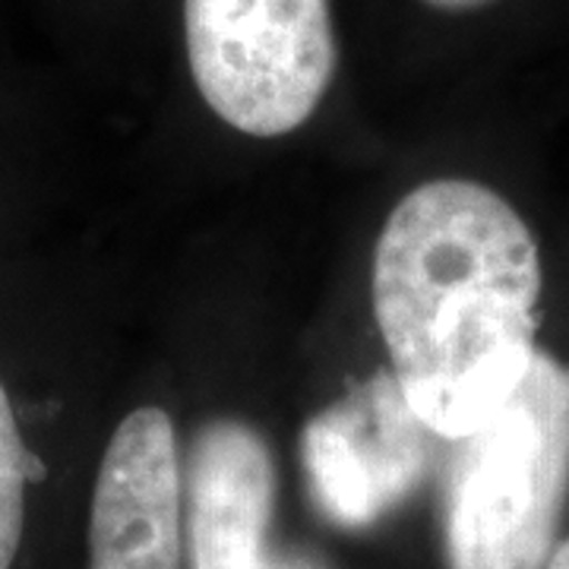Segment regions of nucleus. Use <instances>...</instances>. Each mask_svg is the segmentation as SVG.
<instances>
[{
    "mask_svg": "<svg viewBox=\"0 0 569 569\" xmlns=\"http://www.w3.org/2000/svg\"><path fill=\"white\" fill-rule=\"evenodd\" d=\"M370 295L389 373L433 437L485 425L535 361L541 253L485 183L408 190L380 231Z\"/></svg>",
    "mask_w": 569,
    "mask_h": 569,
    "instance_id": "1",
    "label": "nucleus"
},
{
    "mask_svg": "<svg viewBox=\"0 0 569 569\" xmlns=\"http://www.w3.org/2000/svg\"><path fill=\"white\" fill-rule=\"evenodd\" d=\"M449 443V569H545L569 497V367L538 348L507 402Z\"/></svg>",
    "mask_w": 569,
    "mask_h": 569,
    "instance_id": "2",
    "label": "nucleus"
},
{
    "mask_svg": "<svg viewBox=\"0 0 569 569\" xmlns=\"http://www.w3.org/2000/svg\"><path fill=\"white\" fill-rule=\"evenodd\" d=\"M183 36L203 102L257 140L310 121L339 63L329 0H183Z\"/></svg>",
    "mask_w": 569,
    "mask_h": 569,
    "instance_id": "3",
    "label": "nucleus"
},
{
    "mask_svg": "<svg viewBox=\"0 0 569 569\" xmlns=\"http://www.w3.org/2000/svg\"><path fill=\"white\" fill-rule=\"evenodd\" d=\"M427 433L392 373L351 389L305 427L301 456L313 503L346 529L377 522L418 485Z\"/></svg>",
    "mask_w": 569,
    "mask_h": 569,
    "instance_id": "4",
    "label": "nucleus"
},
{
    "mask_svg": "<svg viewBox=\"0 0 569 569\" xmlns=\"http://www.w3.org/2000/svg\"><path fill=\"white\" fill-rule=\"evenodd\" d=\"M183 471L162 408H137L108 440L92 493L89 569H181Z\"/></svg>",
    "mask_w": 569,
    "mask_h": 569,
    "instance_id": "5",
    "label": "nucleus"
},
{
    "mask_svg": "<svg viewBox=\"0 0 569 569\" xmlns=\"http://www.w3.org/2000/svg\"><path fill=\"white\" fill-rule=\"evenodd\" d=\"M193 569H272L269 522L276 462L266 440L238 418L206 421L183 475Z\"/></svg>",
    "mask_w": 569,
    "mask_h": 569,
    "instance_id": "6",
    "label": "nucleus"
},
{
    "mask_svg": "<svg viewBox=\"0 0 569 569\" xmlns=\"http://www.w3.org/2000/svg\"><path fill=\"white\" fill-rule=\"evenodd\" d=\"M29 478H36V459L22 447L13 406L0 383V569L13 567L20 550Z\"/></svg>",
    "mask_w": 569,
    "mask_h": 569,
    "instance_id": "7",
    "label": "nucleus"
},
{
    "mask_svg": "<svg viewBox=\"0 0 569 569\" xmlns=\"http://www.w3.org/2000/svg\"><path fill=\"white\" fill-rule=\"evenodd\" d=\"M437 10H471V7H481V3H490V0H425Z\"/></svg>",
    "mask_w": 569,
    "mask_h": 569,
    "instance_id": "8",
    "label": "nucleus"
},
{
    "mask_svg": "<svg viewBox=\"0 0 569 569\" xmlns=\"http://www.w3.org/2000/svg\"><path fill=\"white\" fill-rule=\"evenodd\" d=\"M545 569H569V538L563 541V545H557V548L550 550Z\"/></svg>",
    "mask_w": 569,
    "mask_h": 569,
    "instance_id": "9",
    "label": "nucleus"
},
{
    "mask_svg": "<svg viewBox=\"0 0 569 569\" xmlns=\"http://www.w3.org/2000/svg\"><path fill=\"white\" fill-rule=\"evenodd\" d=\"M272 569H310V567L298 563V560H279V563H272Z\"/></svg>",
    "mask_w": 569,
    "mask_h": 569,
    "instance_id": "10",
    "label": "nucleus"
}]
</instances>
